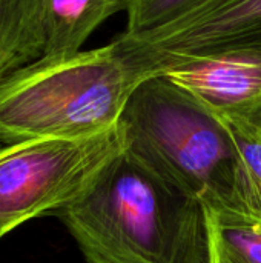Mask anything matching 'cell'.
<instances>
[{"label": "cell", "instance_id": "1", "mask_svg": "<svg viewBox=\"0 0 261 263\" xmlns=\"http://www.w3.org/2000/svg\"><path fill=\"white\" fill-rule=\"evenodd\" d=\"M54 216L86 263H209L203 203L126 149Z\"/></svg>", "mask_w": 261, "mask_h": 263}, {"label": "cell", "instance_id": "2", "mask_svg": "<svg viewBox=\"0 0 261 263\" xmlns=\"http://www.w3.org/2000/svg\"><path fill=\"white\" fill-rule=\"evenodd\" d=\"M148 77L118 39L72 55L40 57L0 82V142L109 131Z\"/></svg>", "mask_w": 261, "mask_h": 263}, {"label": "cell", "instance_id": "3", "mask_svg": "<svg viewBox=\"0 0 261 263\" xmlns=\"http://www.w3.org/2000/svg\"><path fill=\"white\" fill-rule=\"evenodd\" d=\"M118 126L125 149L158 177L205 206L242 211L237 145L188 91L162 74L148 77L129 97Z\"/></svg>", "mask_w": 261, "mask_h": 263}, {"label": "cell", "instance_id": "4", "mask_svg": "<svg viewBox=\"0 0 261 263\" xmlns=\"http://www.w3.org/2000/svg\"><path fill=\"white\" fill-rule=\"evenodd\" d=\"M125 149L120 126L83 139H32L0 146V239L69 206Z\"/></svg>", "mask_w": 261, "mask_h": 263}, {"label": "cell", "instance_id": "5", "mask_svg": "<svg viewBox=\"0 0 261 263\" xmlns=\"http://www.w3.org/2000/svg\"><path fill=\"white\" fill-rule=\"evenodd\" d=\"M151 76L178 59L261 49V0H209L182 20L154 32L117 37Z\"/></svg>", "mask_w": 261, "mask_h": 263}, {"label": "cell", "instance_id": "6", "mask_svg": "<svg viewBox=\"0 0 261 263\" xmlns=\"http://www.w3.org/2000/svg\"><path fill=\"white\" fill-rule=\"evenodd\" d=\"M157 74L188 91L217 116L261 123V49L178 59Z\"/></svg>", "mask_w": 261, "mask_h": 263}, {"label": "cell", "instance_id": "7", "mask_svg": "<svg viewBox=\"0 0 261 263\" xmlns=\"http://www.w3.org/2000/svg\"><path fill=\"white\" fill-rule=\"evenodd\" d=\"M128 0H46L42 57H65L82 51L91 34L109 17L126 11Z\"/></svg>", "mask_w": 261, "mask_h": 263}, {"label": "cell", "instance_id": "8", "mask_svg": "<svg viewBox=\"0 0 261 263\" xmlns=\"http://www.w3.org/2000/svg\"><path fill=\"white\" fill-rule=\"evenodd\" d=\"M46 0H0V82L45 49Z\"/></svg>", "mask_w": 261, "mask_h": 263}, {"label": "cell", "instance_id": "9", "mask_svg": "<svg viewBox=\"0 0 261 263\" xmlns=\"http://www.w3.org/2000/svg\"><path fill=\"white\" fill-rule=\"evenodd\" d=\"M205 214L209 263H261V219L209 206Z\"/></svg>", "mask_w": 261, "mask_h": 263}, {"label": "cell", "instance_id": "10", "mask_svg": "<svg viewBox=\"0 0 261 263\" xmlns=\"http://www.w3.org/2000/svg\"><path fill=\"white\" fill-rule=\"evenodd\" d=\"M217 117L229 129L238 149L242 211L261 219V123L235 117Z\"/></svg>", "mask_w": 261, "mask_h": 263}, {"label": "cell", "instance_id": "11", "mask_svg": "<svg viewBox=\"0 0 261 263\" xmlns=\"http://www.w3.org/2000/svg\"><path fill=\"white\" fill-rule=\"evenodd\" d=\"M209 0H128L126 37H138L189 15Z\"/></svg>", "mask_w": 261, "mask_h": 263}]
</instances>
